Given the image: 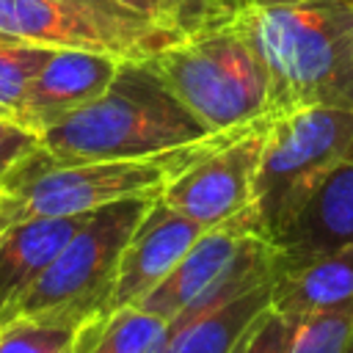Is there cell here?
<instances>
[{
	"instance_id": "cell-1",
	"label": "cell",
	"mask_w": 353,
	"mask_h": 353,
	"mask_svg": "<svg viewBox=\"0 0 353 353\" xmlns=\"http://www.w3.org/2000/svg\"><path fill=\"white\" fill-rule=\"evenodd\" d=\"M232 28L265 66L273 116L353 110V0H248Z\"/></svg>"
},
{
	"instance_id": "cell-2",
	"label": "cell",
	"mask_w": 353,
	"mask_h": 353,
	"mask_svg": "<svg viewBox=\"0 0 353 353\" xmlns=\"http://www.w3.org/2000/svg\"><path fill=\"white\" fill-rule=\"evenodd\" d=\"M212 135L165 85L149 58L121 61L110 85L39 135L58 165L149 157Z\"/></svg>"
},
{
	"instance_id": "cell-3",
	"label": "cell",
	"mask_w": 353,
	"mask_h": 353,
	"mask_svg": "<svg viewBox=\"0 0 353 353\" xmlns=\"http://www.w3.org/2000/svg\"><path fill=\"white\" fill-rule=\"evenodd\" d=\"M226 132L229 130L212 132L149 157L80 165H58L47 152H41L33 176L22 188L0 193V232L30 218H63L91 212L121 199H154L171 179L221 143Z\"/></svg>"
},
{
	"instance_id": "cell-4",
	"label": "cell",
	"mask_w": 353,
	"mask_h": 353,
	"mask_svg": "<svg viewBox=\"0 0 353 353\" xmlns=\"http://www.w3.org/2000/svg\"><path fill=\"white\" fill-rule=\"evenodd\" d=\"M149 61L210 132L273 116L265 66L232 25L182 36Z\"/></svg>"
},
{
	"instance_id": "cell-5",
	"label": "cell",
	"mask_w": 353,
	"mask_h": 353,
	"mask_svg": "<svg viewBox=\"0 0 353 353\" xmlns=\"http://www.w3.org/2000/svg\"><path fill=\"white\" fill-rule=\"evenodd\" d=\"M154 199H121L94 210L28 290L8 323L36 320L77 328L91 317L108 314L121 251Z\"/></svg>"
},
{
	"instance_id": "cell-6",
	"label": "cell",
	"mask_w": 353,
	"mask_h": 353,
	"mask_svg": "<svg viewBox=\"0 0 353 353\" xmlns=\"http://www.w3.org/2000/svg\"><path fill=\"white\" fill-rule=\"evenodd\" d=\"M350 143L353 110L312 105L270 116L254 179L256 226L270 243L347 154Z\"/></svg>"
},
{
	"instance_id": "cell-7",
	"label": "cell",
	"mask_w": 353,
	"mask_h": 353,
	"mask_svg": "<svg viewBox=\"0 0 353 353\" xmlns=\"http://www.w3.org/2000/svg\"><path fill=\"white\" fill-rule=\"evenodd\" d=\"M276 248L259 232L256 218L245 215L204 229L176 268L138 303L176 331L223 303L273 281Z\"/></svg>"
},
{
	"instance_id": "cell-8",
	"label": "cell",
	"mask_w": 353,
	"mask_h": 353,
	"mask_svg": "<svg viewBox=\"0 0 353 353\" xmlns=\"http://www.w3.org/2000/svg\"><path fill=\"white\" fill-rule=\"evenodd\" d=\"M0 33L44 47L108 52L121 61L152 58L182 39V33L149 19L105 17L63 0H0Z\"/></svg>"
},
{
	"instance_id": "cell-9",
	"label": "cell",
	"mask_w": 353,
	"mask_h": 353,
	"mask_svg": "<svg viewBox=\"0 0 353 353\" xmlns=\"http://www.w3.org/2000/svg\"><path fill=\"white\" fill-rule=\"evenodd\" d=\"M268 121L270 116L229 130L221 143L171 179L157 199L204 229L254 215V179Z\"/></svg>"
},
{
	"instance_id": "cell-10",
	"label": "cell",
	"mask_w": 353,
	"mask_h": 353,
	"mask_svg": "<svg viewBox=\"0 0 353 353\" xmlns=\"http://www.w3.org/2000/svg\"><path fill=\"white\" fill-rule=\"evenodd\" d=\"M201 232L204 226L154 199L121 251L108 312L138 306L176 268V262L190 251Z\"/></svg>"
},
{
	"instance_id": "cell-11",
	"label": "cell",
	"mask_w": 353,
	"mask_h": 353,
	"mask_svg": "<svg viewBox=\"0 0 353 353\" xmlns=\"http://www.w3.org/2000/svg\"><path fill=\"white\" fill-rule=\"evenodd\" d=\"M121 58L94 50L58 47L33 77L14 121L41 135L61 119L97 99L113 80Z\"/></svg>"
},
{
	"instance_id": "cell-12",
	"label": "cell",
	"mask_w": 353,
	"mask_h": 353,
	"mask_svg": "<svg viewBox=\"0 0 353 353\" xmlns=\"http://www.w3.org/2000/svg\"><path fill=\"white\" fill-rule=\"evenodd\" d=\"M353 245V143L347 154L314 188L298 215L273 237L276 262H298L314 254Z\"/></svg>"
},
{
	"instance_id": "cell-13",
	"label": "cell",
	"mask_w": 353,
	"mask_h": 353,
	"mask_svg": "<svg viewBox=\"0 0 353 353\" xmlns=\"http://www.w3.org/2000/svg\"><path fill=\"white\" fill-rule=\"evenodd\" d=\"M91 212L30 218L0 232V328Z\"/></svg>"
},
{
	"instance_id": "cell-14",
	"label": "cell",
	"mask_w": 353,
	"mask_h": 353,
	"mask_svg": "<svg viewBox=\"0 0 353 353\" xmlns=\"http://www.w3.org/2000/svg\"><path fill=\"white\" fill-rule=\"evenodd\" d=\"M353 303V245L298 262H276L270 306L287 320Z\"/></svg>"
},
{
	"instance_id": "cell-15",
	"label": "cell",
	"mask_w": 353,
	"mask_h": 353,
	"mask_svg": "<svg viewBox=\"0 0 353 353\" xmlns=\"http://www.w3.org/2000/svg\"><path fill=\"white\" fill-rule=\"evenodd\" d=\"M270 284H262L221 309L176 328L165 331L160 353H232L248 325L270 306Z\"/></svg>"
},
{
	"instance_id": "cell-16",
	"label": "cell",
	"mask_w": 353,
	"mask_h": 353,
	"mask_svg": "<svg viewBox=\"0 0 353 353\" xmlns=\"http://www.w3.org/2000/svg\"><path fill=\"white\" fill-rule=\"evenodd\" d=\"M165 320L141 306H121L77 328L74 353H160Z\"/></svg>"
},
{
	"instance_id": "cell-17",
	"label": "cell",
	"mask_w": 353,
	"mask_h": 353,
	"mask_svg": "<svg viewBox=\"0 0 353 353\" xmlns=\"http://www.w3.org/2000/svg\"><path fill=\"white\" fill-rule=\"evenodd\" d=\"M58 47L30 44V41H3L0 44V116H17L33 77L50 61Z\"/></svg>"
},
{
	"instance_id": "cell-18",
	"label": "cell",
	"mask_w": 353,
	"mask_h": 353,
	"mask_svg": "<svg viewBox=\"0 0 353 353\" xmlns=\"http://www.w3.org/2000/svg\"><path fill=\"white\" fill-rule=\"evenodd\" d=\"M287 353H353V303L292 320Z\"/></svg>"
},
{
	"instance_id": "cell-19",
	"label": "cell",
	"mask_w": 353,
	"mask_h": 353,
	"mask_svg": "<svg viewBox=\"0 0 353 353\" xmlns=\"http://www.w3.org/2000/svg\"><path fill=\"white\" fill-rule=\"evenodd\" d=\"M77 328L14 320L0 328V353H74Z\"/></svg>"
},
{
	"instance_id": "cell-20",
	"label": "cell",
	"mask_w": 353,
	"mask_h": 353,
	"mask_svg": "<svg viewBox=\"0 0 353 353\" xmlns=\"http://www.w3.org/2000/svg\"><path fill=\"white\" fill-rule=\"evenodd\" d=\"M292 342V320L268 306L240 336L232 353H287Z\"/></svg>"
},
{
	"instance_id": "cell-21",
	"label": "cell",
	"mask_w": 353,
	"mask_h": 353,
	"mask_svg": "<svg viewBox=\"0 0 353 353\" xmlns=\"http://www.w3.org/2000/svg\"><path fill=\"white\" fill-rule=\"evenodd\" d=\"M39 143L41 141L36 132L0 116V190L14 174V168L19 165V160L28 157L33 149H39Z\"/></svg>"
},
{
	"instance_id": "cell-22",
	"label": "cell",
	"mask_w": 353,
	"mask_h": 353,
	"mask_svg": "<svg viewBox=\"0 0 353 353\" xmlns=\"http://www.w3.org/2000/svg\"><path fill=\"white\" fill-rule=\"evenodd\" d=\"M110 3H116V6H121L127 11H132V14H138L143 19H152L157 25H165V3L163 0H110Z\"/></svg>"
},
{
	"instance_id": "cell-23",
	"label": "cell",
	"mask_w": 353,
	"mask_h": 353,
	"mask_svg": "<svg viewBox=\"0 0 353 353\" xmlns=\"http://www.w3.org/2000/svg\"><path fill=\"white\" fill-rule=\"evenodd\" d=\"M63 3H72V6H80V8H88V11H97V14H105V17H119V19H143L110 0H63ZM152 22V19H149Z\"/></svg>"
},
{
	"instance_id": "cell-24",
	"label": "cell",
	"mask_w": 353,
	"mask_h": 353,
	"mask_svg": "<svg viewBox=\"0 0 353 353\" xmlns=\"http://www.w3.org/2000/svg\"><path fill=\"white\" fill-rule=\"evenodd\" d=\"M3 41H17V39H8V36H3V33H0V44H3Z\"/></svg>"
}]
</instances>
